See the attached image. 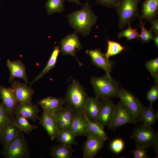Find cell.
<instances>
[{
    "label": "cell",
    "mask_w": 158,
    "mask_h": 158,
    "mask_svg": "<svg viewBox=\"0 0 158 158\" xmlns=\"http://www.w3.org/2000/svg\"><path fill=\"white\" fill-rule=\"evenodd\" d=\"M81 5L82 7L80 9L68 15V21L75 31L84 36H87L90 34L98 17L88 2Z\"/></svg>",
    "instance_id": "6da1fadb"
},
{
    "label": "cell",
    "mask_w": 158,
    "mask_h": 158,
    "mask_svg": "<svg viewBox=\"0 0 158 158\" xmlns=\"http://www.w3.org/2000/svg\"><path fill=\"white\" fill-rule=\"evenodd\" d=\"M89 97L85 89L76 80L68 85L64 99V104L71 108L74 112H83Z\"/></svg>",
    "instance_id": "7a4b0ae2"
},
{
    "label": "cell",
    "mask_w": 158,
    "mask_h": 158,
    "mask_svg": "<svg viewBox=\"0 0 158 158\" xmlns=\"http://www.w3.org/2000/svg\"><path fill=\"white\" fill-rule=\"evenodd\" d=\"M91 83L97 98L101 100L118 97L121 88L110 75L106 74L101 77H92Z\"/></svg>",
    "instance_id": "3957f363"
},
{
    "label": "cell",
    "mask_w": 158,
    "mask_h": 158,
    "mask_svg": "<svg viewBox=\"0 0 158 158\" xmlns=\"http://www.w3.org/2000/svg\"><path fill=\"white\" fill-rule=\"evenodd\" d=\"M5 158H29L30 157L28 145L23 131L21 130L17 135L1 152Z\"/></svg>",
    "instance_id": "277c9868"
},
{
    "label": "cell",
    "mask_w": 158,
    "mask_h": 158,
    "mask_svg": "<svg viewBox=\"0 0 158 158\" xmlns=\"http://www.w3.org/2000/svg\"><path fill=\"white\" fill-rule=\"evenodd\" d=\"M141 0H121L115 8L118 16L119 28L123 29L138 16V5Z\"/></svg>",
    "instance_id": "5b68a950"
},
{
    "label": "cell",
    "mask_w": 158,
    "mask_h": 158,
    "mask_svg": "<svg viewBox=\"0 0 158 158\" xmlns=\"http://www.w3.org/2000/svg\"><path fill=\"white\" fill-rule=\"evenodd\" d=\"M137 122L133 112L120 101L116 104L112 119L108 128L115 132L123 125L127 123L136 125Z\"/></svg>",
    "instance_id": "8992f818"
},
{
    "label": "cell",
    "mask_w": 158,
    "mask_h": 158,
    "mask_svg": "<svg viewBox=\"0 0 158 158\" xmlns=\"http://www.w3.org/2000/svg\"><path fill=\"white\" fill-rule=\"evenodd\" d=\"M131 137L136 145L147 148L152 146L154 143L158 140V134L151 126L142 124L134 129Z\"/></svg>",
    "instance_id": "52a82bcc"
},
{
    "label": "cell",
    "mask_w": 158,
    "mask_h": 158,
    "mask_svg": "<svg viewBox=\"0 0 158 158\" xmlns=\"http://www.w3.org/2000/svg\"><path fill=\"white\" fill-rule=\"evenodd\" d=\"M77 33L75 31L61 40L60 52L63 55H70L75 56L80 65L81 66L82 64L76 58L75 54L77 50L80 51L83 48Z\"/></svg>",
    "instance_id": "ba28073f"
},
{
    "label": "cell",
    "mask_w": 158,
    "mask_h": 158,
    "mask_svg": "<svg viewBox=\"0 0 158 158\" xmlns=\"http://www.w3.org/2000/svg\"><path fill=\"white\" fill-rule=\"evenodd\" d=\"M120 101L134 114L138 121H139L141 114L144 107L132 93L120 88L118 97Z\"/></svg>",
    "instance_id": "9c48e42d"
},
{
    "label": "cell",
    "mask_w": 158,
    "mask_h": 158,
    "mask_svg": "<svg viewBox=\"0 0 158 158\" xmlns=\"http://www.w3.org/2000/svg\"><path fill=\"white\" fill-rule=\"evenodd\" d=\"M100 100V109L95 122L104 127L108 126L112 119L116 104L111 99Z\"/></svg>",
    "instance_id": "30bf717a"
},
{
    "label": "cell",
    "mask_w": 158,
    "mask_h": 158,
    "mask_svg": "<svg viewBox=\"0 0 158 158\" xmlns=\"http://www.w3.org/2000/svg\"><path fill=\"white\" fill-rule=\"evenodd\" d=\"M11 88L16 97L18 103H24L31 101L34 90L30 86L19 80L15 79L11 83Z\"/></svg>",
    "instance_id": "8fae6325"
},
{
    "label": "cell",
    "mask_w": 158,
    "mask_h": 158,
    "mask_svg": "<svg viewBox=\"0 0 158 158\" xmlns=\"http://www.w3.org/2000/svg\"><path fill=\"white\" fill-rule=\"evenodd\" d=\"M82 148L83 158H93L103 147L106 139L88 135Z\"/></svg>",
    "instance_id": "7c38bea8"
},
{
    "label": "cell",
    "mask_w": 158,
    "mask_h": 158,
    "mask_svg": "<svg viewBox=\"0 0 158 158\" xmlns=\"http://www.w3.org/2000/svg\"><path fill=\"white\" fill-rule=\"evenodd\" d=\"M40 124L45 129L52 140L56 138L59 131L57 126L55 113H52L44 110L40 118Z\"/></svg>",
    "instance_id": "4fadbf2b"
},
{
    "label": "cell",
    "mask_w": 158,
    "mask_h": 158,
    "mask_svg": "<svg viewBox=\"0 0 158 158\" xmlns=\"http://www.w3.org/2000/svg\"><path fill=\"white\" fill-rule=\"evenodd\" d=\"M85 53L90 56L93 64L104 70L106 74L110 75L112 63L101 52L100 49H87Z\"/></svg>",
    "instance_id": "5bb4252c"
},
{
    "label": "cell",
    "mask_w": 158,
    "mask_h": 158,
    "mask_svg": "<svg viewBox=\"0 0 158 158\" xmlns=\"http://www.w3.org/2000/svg\"><path fill=\"white\" fill-rule=\"evenodd\" d=\"M40 111L38 105L33 104L31 101L18 103L13 111V114L23 117L35 122L36 120L39 119L38 114Z\"/></svg>",
    "instance_id": "9a60e30c"
},
{
    "label": "cell",
    "mask_w": 158,
    "mask_h": 158,
    "mask_svg": "<svg viewBox=\"0 0 158 158\" xmlns=\"http://www.w3.org/2000/svg\"><path fill=\"white\" fill-rule=\"evenodd\" d=\"M6 64L10 73L8 82L11 83L15 78H18L23 80L24 83L28 84L29 82L26 67L21 61H11L8 59L6 61Z\"/></svg>",
    "instance_id": "2e32d148"
},
{
    "label": "cell",
    "mask_w": 158,
    "mask_h": 158,
    "mask_svg": "<svg viewBox=\"0 0 158 158\" xmlns=\"http://www.w3.org/2000/svg\"><path fill=\"white\" fill-rule=\"evenodd\" d=\"M74 114V110L70 107L66 105L55 113L59 131L70 130Z\"/></svg>",
    "instance_id": "e0dca14e"
},
{
    "label": "cell",
    "mask_w": 158,
    "mask_h": 158,
    "mask_svg": "<svg viewBox=\"0 0 158 158\" xmlns=\"http://www.w3.org/2000/svg\"><path fill=\"white\" fill-rule=\"evenodd\" d=\"M21 130L16 124L14 117L0 130V143L3 147L15 138Z\"/></svg>",
    "instance_id": "ac0fdd59"
},
{
    "label": "cell",
    "mask_w": 158,
    "mask_h": 158,
    "mask_svg": "<svg viewBox=\"0 0 158 158\" xmlns=\"http://www.w3.org/2000/svg\"><path fill=\"white\" fill-rule=\"evenodd\" d=\"M70 130L76 136H87L86 118L84 112H74Z\"/></svg>",
    "instance_id": "d6986e66"
},
{
    "label": "cell",
    "mask_w": 158,
    "mask_h": 158,
    "mask_svg": "<svg viewBox=\"0 0 158 158\" xmlns=\"http://www.w3.org/2000/svg\"><path fill=\"white\" fill-rule=\"evenodd\" d=\"M0 94L2 102L10 114L13 115V111L18 102L13 90L11 87L0 85Z\"/></svg>",
    "instance_id": "ffe728a7"
},
{
    "label": "cell",
    "mask_w": 158,
    "mask_h": 158,
    "mask_svg": "<svg viewBox=\"0 0 158 158\" xmlns=\"http://www.w3.org/2000/svg\"><path fill=\"white\" fill-rule=\"evenodd\" d=\"M158 0H145L142 3L140 20L151 21L157 16Z\"/></svg>",
    "instance_id": "44dd1931"
},
{
    "label": "cell",
    "mask_w": 158,
    "mask_h": 158,
    "mask_svg": "<svg viewBox=\"0 0 158 158\" xmlns=\"http://www.w3.org/2000/svg\"><path fill=\"white\" fill-rule=\"evenodd\" d=\"M42 108L49 112L55 113L61 109L64 104V99L48 96L37 102Z\"/></svg>",
    "instance_id": "7402d4cb"
},
{
    "label": "cell",
    "mask_w": 158,
    "mask_h": 158,
    "mask_svg": "<svg viewBox=\"0 0 158 158\" xmlns=\"http://www.w3.org/2000/svg\"><path fill=\"white\" fill-rule=\"evenodd\" d=\"M100 104V99L95 97H89L85 105L84 112L90 121L95 122Z\"/></svg>",
    "instance_id": "603a6c76"
},
{
    "label": "cell",
    "mask_w": 158,
    "mask_h": 158,
    "mask_svg": "<svg viewBox=\"0 0 158 158\" xmlns=\"http://www.w3.org/2000/svg\"><path fill=\"white\" fill-rule=\"evenodd\" d=\"M49 155L54 158H72L74 152L72 146H68L59 143L50 147Z\"/></svg>",
    "instance_id": "cb8c5ba5"
},
{
    "label": "cell",
    "mask_w": 158,
    "mask_h": 158,
    "mask_svg": "<svg viewBox=\"0 0 158 158\" xmlns=\"http://www.w3.org/2000/svg\"><path fill=\"white\" fill-rule=\"evenodd\" d=\"M60 52L59 47V46L55 47L46 66L40 73L31 81L30 83V86H31L35 82L42 79L51 69L55 66L57 57Z\"/></svg>",
    "instance_id": "d4e9b609"
},
{
    "label": "cell",
    "mask_w": 158,
    "mask_h": 158,
    "mask_svg": "<svg viewBox=\"0 0 158 158\" xmlns=\"http://www.w3.org/2000/svg\"><path fill=\"white\" fill-rule=\"evenodd\" d=\"M86 116L87 136H93L107 139L108 136L104 130V127L97 122L90 121Z\"/></svg>",
    "instance_id": "484cf974"
},
{
    "label": "cell",
    "mask_w": 158,
    "mask_h": 158,
    "mask_svg": "<svg viewBox=\"0 0 158 158\" xmlns=\"http://www.w3.org/2000/svg\"><path fill=\"white\" fill-rule=\"evenodd\" d=\"M158 119V117L154 112L152 105H150L148 108L144 107L142 109L139 121L142 122V124L151 126Z\"/></svg>",
    "instance_id": "4316f807"
},
{
    "label": "cell",
    "mask_w": 158,
    "mask_h": 158,
    "mask_svg": "<svg viewBox=\"0 0 158 158\" xmlns=\"http://www.w3.org/2000/svg\"><path fill=\"white\" fill-rule=\"evenodd\" d=\"M75 135L70 130L59 131L56 138L57 142L61 144L72 146L73 145H77L76 141Z\"/></svg>",
    "instance_id": "83f0119b"
},
{
    "label": "cell",
    "mask_w": 158,
    "mask_h": 158,
    "mask_svg": "<svg viewBox=\"0 0 158 158\" xmlns=\"http://www.w3.org/2000/svg\"><path fill=\"white\" fill-rule=\"evenodd\" d=\"M65 0H48L45 4V8L48 15L63 12L64 10V3Z\"/></svg>",
    "instance_id": "f1b7e54d"
},
{
    "label": "cell",
    "mask_w": 158,
    "mask_h": 158,
    "mask_svg": "<svg viewBox=\"0 0 158 158\" xmlns=\"http://www.w3.org/2000/svg\"><path fill=\"white\" fill-rule=\"evenodd\" d=\"M15 122L19 128L27 134L34 129H37L38 126L30 124L25 118L18 115H14Z\"/></svg>",
    "instance_id": "f546056e"
},
{
    "label": "cell",
    "mask_w": 158,
    "mask_h": 158,
    "mask_svg": "<svg viewBox=\"0 0 158 158\" xmlns=\"http://www.w3.org/2000/svg\"><path fill=\"white\" fill-rule=\"evenodd\" d=\"M107 44V51L105 55L108 59L120 53L124 49L123 46L116 42L108 40Z\"/></svg>",
    "instance_id": "4dcf8cb0"
},
{
    "label": "cell",
    "mask_w": 158,
    "mask_h": 158,
    "mask_svg": "<svg viewBox=\"0 0 158 158\" xmlns=\"http://www.w3.org/2000/svg\"><path fill=\"white\" fill-rule=\"evenodd\" d=\"M14 117L10 114L3 103H0V130Z\"/></svg>",
    "instance_id": "1f68e13d"
},
{
    "label": "cell",
    "mask_w": 158,
    "mask_h": 158,
    "mask_svg": "<svg viewBox=\"0 0 158 158\" xmlns=\"http://www.w3.org/2000/svg\"><path fill=\"white\" fill-rule=\"evenodd\" d=\"M139 35L136 28H132L130 25H129L126 29L119 32L118 36V39L122 37H125L128 40H130L135 39L138 40L139 39Z\"/></svg>",
    "instance_id": "d6a6232c"
},
{
    "label": "cell",
    "mask_w": 158,
    "mask_h": 158,
    "mask_svg": "<svg viewBox=\"0 0 158 158\" xmlns=\"http://www.w3.org/2000/svg\"><path fill=\"white\" fill-rule=\"evenodd\" d=\"M139 25L141 28V32L140 34L139 35V38H140L143 42L147 43L151 40H153L154 36L153 32L151 30H147L145 27V23L142 21L140 22Z\"/></svg>",
    "instance_id": "836d02e7"
},
{
    "label": "cell",
    "mask_w": 158,
    "mask_h": 158,
    "mask_svg": "<svg viewBox=\"0 0 158 158\" xmlns=\"http://www.w3.org/2000/svg\"><path fill=\"white\" fill-rule=\"evenodd\" d=\"M145 66L152 76L156 79H158V58L146 62L145 63Z\"/></svg>",
    "instance_id": "e575fe53"
},
{
    "label": "cell",
    "mask_w": 158,
    "mask_h": 158,
    "mask_svg": "<svg viewBox=\"0 0 158 158\" xmlns=\"http://www.w3.org/2000/svg\"><path fill=\"white\" fill-rule=\"evenodd\" d=\"M124 143L121 139H116L113 141L110 145V148L114 152L118 154L123 149Z\"/></svg>",
    "instance_id": "d590c367"
},
{
    "label": "cell",
    "mask_w": 158,
    "mask_h": 158,
    "mask_svg": "<svg viewBox=\"0 0 158 158\" xmlns=\"http://www.w3.org/2000/svg\"><path fill=\"white\" fill-rule=\"evenodd\" d=\"M135 149L131 153L133 155V158H150L147 154V148L139 145H136Z\"/></svg>",
    "instance_id": "8d00e7d4"
},
{
    "label": "cell",
    "mask_w": 158,
    "mask_h": 158,
    "mask_svg": "<svg viewBox=\"0 0 158 158\" xmlns=\"http://www.w3.org/2000/svg\"><path fill=\"white\" fill-rule=\"evenodd\" d=\"M158 98V87L157 85L152 87L148 92L146 99L150 102V105H152L153 102Z\"/></svg>",
    "instance_id": "74e56055"
},
{
    "label": "cell",
    "mask_w": 158,
    "mask_h": 158,
    "mask_svg": "<svg viewBox=\"0 0 158 158\" xmlns=\"http://www.w3.org/2000/svg\"><path fill=\"white\" fill-rule=\"evenodd\" d=\"M121 0H96V4L107 8H116Z\"/></svg>",
    "instance_id": "f35d334b"
},
{
    "label": "cell",
    "mask_w": 158,
    "mask_h": 158,
    "mask_svg": "<svg viewBox=\"0 0 158 158\" xmlns=\"http://www.w3.org/2000/svg\"><path fill=\"white\" fill-rule=\"evenodd\" d=\"M151 22V30L154 35H158V20L155 19L150 21Z\"/></svg>",
    "instance_id": "ab89813d"
},
{
    "label": "cell",
    "mask_w": 158,
    "mask_h": 158,
    "mask_svg": "<svg viewBox=\"0 0 158 158\" xmlns=\"http://www.w3.org/2000/svg\"><path fill=\"white\" fill-rule=\"evenodd\" d=\"M152 146L153 147L154 151L156 154V157H157L158 156V140L154 143Z\"/></svg>",
    "instance_id": "60d3db41"
},
{
    "label": "cell",
    "mask_w": 158,
    "mask_h": 158,
    "mask_svg": "<svg viewBox=\"0 0 158 158\" xmlns=\"http://www.w3.org/2000/svg\"><path fill=\"white\" fill-rule=\"evenodd\" d=\"M154 42L155 45L158 48V35H155L153 40Z\"/></svg>",
    "instance_id": "b9f144b4"
},
{
    "label": "cell",
    "mask_w": 158,
    "mask_h": 158,
    "mask_svg": "<svg viewBox=\"0 0 158 158\" xmlns=\"http://www.w3.org/2000/svg\"><path fill=\"white\" fill-rule=\"evenodd\" d=\"M69 2H73L75 3L78 5L81 4L80 2V0H67Z\"/></svg>",
    "instance_id": "7bdbcfd3"
},
{
    "label": "cell",
    "mask_w": 158,
    "mask_h": 158,
    "mask_svg": "<svg viewBox=\"0 0 158 158\" xmlns=\"http://www.w3.org/2000/svg\"><path fill=\"white\" fill-rule=\"evenodd\" d=\"M87 0V2H88L89 1V0Z\"/></svg>",
    "instance_id": "ee69618b"
},
{
    "label": "cell",
    "mask_w": 158,
    "mask_h": 158,
    "mask_svg": "<svg viewBox=\"0 0 158 158\" xmlns=\"http://www.w3.org/2000/svg\"><path fill=\"white\" fill-rule=\"evenodd\" d=\"M1 99V96H0V100Z\"/></svg>",
    "instance_id": "f6af8a7d"
}]
</instances>
